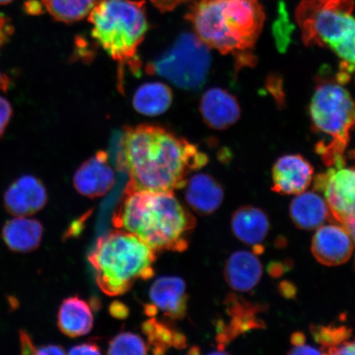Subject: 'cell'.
I'll list each match as a JSON object with an SVG mask.
<instances>
[{
	"mask_svg": "<svg viewBox=\"0 0 355 355\" xmlns=\"http://www.w3.org/2000/svg\"><path fill=\"white\" fill-rule=\"evenodd\" d=\"M13 1V0H0V6H4Z\"/></svg>",
	"mask_w": 355,
	"mask_h": 355,
	"instance_id": "obj_41",
	"label": "cell"
},
{
	"mask_svg": "<svg viewBox=\"0 0 355 355\" xmlns=\"http://www.w3.org/2000/svg\"><path fill=\"white\" fill-rule=\"evenodd\" d=\"M200 112L208 126L223 130L239 121L241 110L233 95L223 89L214 87L202 96Z\"/></svg>",
	"mask_w": 355,
	"mask_h": 355,
	"instance_id": "obj_16",
	"label": "cell"
},
{
	"mask_svg": "<svg viewBox=\"0 0 355 355\" xmlns=\"http://www.w3.org/2000/svg\"><path fill=\"white\" fill-rule=\"evenodd\" d=\"M268 272L272 277H279L282 276L286 270L285 265L278 261H272L268 266Z\"/></svg>",
	"mask_w": 355,
	"mask_h": 355,
	"instance_id": "obj_37",
	"label": "cell"
},
{
	"mask_svg": "<svg viewBox=\"0 0 355 355\" xmlns=\"http://www.w3.org/2000/svg\"><path fill=\"white\" fill-rule=\"evenodd\" d=\"M155 7L162 12H168L175 10L180 4L189 0H150Z\"/></svg>",
	"mask_w": 355,
	"mask_h": 355,
	"instance_id": "obj_30",
	"label": "cell"
},
{
	"mask_svg": "<svg viewBox=\"0 0 355 355\" xmlns=\"http://www.w3.org/2000/svg\"><path fill=\"white\" fill-rule=\"evenodd\" d=\"M123 164L130 181L125 192H170L183 189L189 173L207 165L198 146L163 127H128L122 140Z\"/></svg>",
	"mask_w": 355,
	"mask_h": 355,
	"instance_id": "obj_1",
	"label": "cell"
},
{
	"mask_svg": "<svg viewBox=\"0 0 355 355\" xmlns=\"http://www.w3.org/2000/svg\"><path fill=\"white\" fill-rule=\"evenodd\" d=\"M352 332V329L345 326H311V333L316 343L322 345L324 354L347 340Z\"/></svg>",
	"mask_w": 355,
	"mask_h": 355,
	"instance_id": "obj_27",
	"label": "cell"
},
{
	"mask_svg": "<svg viewBox=\"0 0 355 355\" xmlns=\"http://www.w3.org/2000/svg\"><path fill=\"white\" fill-rule=\"evenodd\" d=\"M226 313L230 318L228 323L217 322V343L218 349H223L239 336L255 329L264 327L263 320L257 317V314L263 312L264 307L244 300L236 295H230L224 302Z\"/></svg>",
	"mask_w": 355,
	"mask_h": 355,
	"instance_id": "obj_10",
	"label": "cell"
},
{
	"mask_svg": "<svg viewBox=\"0 0 355 355\" xmlns=\"http://www.w3.org/2000/svg\"><path fill=\"white\" fill-rule=\"evenodd\" d=\"M288 354H324L322 350L318 349L317 348L313 347L311 345H306L305 344L294 346L290 352H288Z\"/></svg>",
	"mask_w": 355,
	"mask_h": 355,
	"instance_id": "obj_35",
	"label": "cell"
},
{
	"mask_svg": "<svg viewBox=\"0 0 355 355\" xmlns=\"http://www.w3.org/2000/svg\"><path fill=\"white\" fill-rule=\"evenodd\" d=\"M185 199L192 209L199 215L214 213L224 200V189L214 177L210 175H194L184 186Z\"/></svg>",
	"mask_w": 355,
	"mask_h": 355,
	"instance_id": "obj_17",
	"label": "cell"
},
{
	"mask_svg": "<svg viewBox=\"0 0 355 355\" xmlns=\"http://www.w3.org/2000/svg\"><path fill=\"white\" fill-rule=\"evenodd\" d=\"M291 341L294 346L305 344L306 337L302 332H295L291 336Z\"/></svg>",
	"mask_w": 355,
	"mask_h": 355,
	"instance_id": "obj_39",
	"label": "cell"
},
{
	"mask_svg": "<svg viewBox=\"0 0 355 355\" xmlns=\"http://www.w3.org/2000/svg\"><path fill=\"white\" fill-rule=\"evenodd\" d=\"M186 19L208 47L250 64V53L263 30L265 13L257 0H200Z\"/></svg>",
	"mask_w": 355,
	"mask_h": 355,
	"instance_id": "obj_3",
	"label": "cell"
},
{
	"mask_svg": "<svg viewBox=\"0 0 355 355\" xmlns=\"http://www.w3.org/2000/svg\"><path fill=\"white\" fill-rule=\"evenodd\" d=\"M282 295L287 299H292L296 295V288L293 284L288 282H282L279 286Z\"/></svg>",
	"mask_w": 355,
	"mask_h": 355,
	"instance_id": "obj_36",
	"label": "cell"
},
{
	"mask_svg": "<svg viewBox=\"0 0 355 355\" xmlns=\"http://www.w3.org/2000/svg\"><path fill=\"white\" fill-rule=\"evenodd\" d=\"M171 89L162 83H148L141 85L133 96L132 105L137 112L146 116H157L171 107Z\"/></svg>",
	"mask_w": 355,
	"mask_h": 355,
	"instance_id": "obj_23",
	"label": "cell"
},
{
	"mask_svg": "<svg viewBox=\"0 0 355 355\" xmlns=\"http://www.w3.org/2000/svg\"><path fill=\"white\" fill-rule=\"evenodd\" d=\"M232 232L239 241L252 247L261 245L269 232L270 222L266 212L259 207L244 206L232 216Z\"/></svg>",
	"mask_w": 355,
	"mask_h": 355,
	"instance_id": "obj_20",
	"label": "cell"
},
{
	"mask_svg": "<svg viewBox=\"0 0 355 355\" xmlns=\"http://www.w3.org/2000/svg\"><path fill=\"white\" fill-rule=\"evenodd\" d=\"M263 268L259 257L254 252L238 251L226 261L224 276L232 290L248 292L259 283Z\"/></svg>",
	"mask_w": 355,
	"mask_h": 355,
	"instance_id": "obj_18",
	"label": "cell"
},
{
	"mask_svg": "<svg viewBox=\"0 0 355 355\" xmlns=\"http://www.w3.org/2000/svg\"><path fill=\"white\" fill-rule=\"evenodd\" d=\"M12 108L10 101L0 96V137L6 132L12 116Z\"/></svg>",
	"mask_w": 355,
	"mask_h": 355,
	"instance_id": "obj_28",
	"label": "cell"
},
{
	"mask_svg": "<svg viewBox=\"0 0 355 355\" xmlns=\"http://www.w3.org/2000/svg\"><path fill=\"white\" fill-rule=\"evenodd\" d=\"M149 346L143 337L130 331L119 333L110 341L108 354H148Z\"/></svg>",
	"mask_w": 355,
	"mask_h": 355,
	"instance_id": "obj_26",
	"label": "cell"
},
{
	"mask_svg": "<svg viewBox=\"0 0 355 355\" xmlns=\"http://www.w3.org/2000/svg\"><path fill=\"white\" fill-rule=\"evenodd\" d=\"M10 86V80L0 71V91L6 92Z\"/></svg>",
	"mask_w": 355,
	"mask_h": 355,
	"instance_id": "obj_40",
	"label": "cell"
},
{
	"mask_svg": "<svg viewBox=\"0 0 355 355\" xmlns=\"http://www.w3.org/2000/svg\"><path fill=\"white\" fill-rule=\"evenodd\" d=\"M67 352L60 345H47L40 346L35 350V354L47 355V354H65Z\"/></svg>",
	"mask_w": 355,
	"mask_h": 355,
	"instance_id": "obj_34",
	"label": "cell"
},
{
	"mask_svg": "<svg viewBox=\"0 0 355 355\" xmlns=\"http://www.w3.org/2000/svg\"><path fill=\"white\" fill-rule=\"evenodd\" d=\"M10 28V26L8 25L7 21L0 17V46L6 41L8 35L10 34L8 31Z\"/></svg>",
	"mask_w": 355,
	"mask_h": 355,
	"instance_id": "obj_38",
	"label": "cell"
},
{
	"mask_svg": "<svg viewBox=\"0 0 355 355\" xmlns=\"http://www.w3.org/2000/svg\"><path fill=\"white\" fill-rule=\"evenodd\" d=\"M110 314L114 318L123 319L128 316V309L121 302H114L110 307Z\"/></svg>",
	"mask_w": 355,
	"mask_h": 355,
	"instance_id": "obj_33",
	"label": "cell"
},
{
	"mask_svg": "<svg viewBox=\"0 0 355 355\" xmlns=\"http://www.w3.org/2000/svg\"><path fill=\"white\" fill-rule=\"evenodd\" d=\"M155 252L135 234L114 230L97 239L88 261L101 291L118 296L125 294L139 279L154 276Z\"/></svg>",
	"mask_w": 355,
	"mask_h": 355,
	"instance_id": "obj_4",
	"label": "cell"
},
{
	"mask_svg": "<svg viewBox=\"0 0 355 355\" xmlns=\"http://www.w3.org/2000/svg\"><path fill=\"white\" fill-rule=\"evenodd\" d=\"M210 48L196 34L183 33L173 46L146 67L186 91H197L206 83L211 68Z\"/></svg>",
	"mask_w": 355,
	"mask_h": 355,
	"instance_id": "obj_8",
	"label": "cell"
},
{
	"mask_svg": "<svg viewBox=\"0 0 355 355\" xmlns=\"http://www.w3.org/2000/svg\"><path fill=\"white\" fill-rule=\"evenodd\" d=\"M290 214L297 227L304 230L318 229L333 218L327 201L314 192L298 194L291 204Z\"/></svg>",
	"mask_w": 355,
	"mask_h": 355,
	"instance_id": "obj_19",
	"label": "cell"
},
{
	"mask_svg": "<svg viewBox=\"0 0 355 355\" xmlns=\"http://www.w3.org/2000/svg\"><path fill=\"white\" fill-rule=\"evenodd\" d=\"M354 0H303L296 21L308 46L327 47L343 60V73H355Z\"/></svg>",
	"mask_w": 355,
	"mask_h": 355,
	"instance_id": "obj_5",
	"label": "cell"
},
{
	"mask_svg": "<svg viewBox=\"0 0 355 355\" xmlns=\"http://www.w3.org/2000/svg\"><path fill=\"white\" fill-rule=\"evenodd\" d=\"M314 189L325 195L333 218L337 222L355 214V167H333L317 176Z\"/></svg>",
	"mask_w": 355,
	"mask_h": 355,
	"instance_id": "obj_9",
	"label": "cell"
},
{
	"mask_svg": "<svg viewBox=\"0 0 355 355\" xmlns=\"http://www.w3.org/2000/svg\"><path fill=\"white\" fill-rule=\"evenodd\" d=\"M144 3L106 0L93 8L88 17L92 37L119 66L128 65L135 73L141 68L137 49L148 30Z\"/></svg>",
	"mask_w": 355,
	"mask_h": 355,
	"instance_id": "obj_6",
	"label": "cell"
},
{
	"mask_svg": "<svg viewBox=\"0 0 355 355\" xmlns=\"http://www.w3.org/2000/svg\"><path fill=\"white\" fill-rule=\"evenodd\" d=\"M103 150L83 162L73 175V186L83 196L96 198L105 196L112 189L115 175Z\"/></svg>",
	"mask_w": 355,
	"mask_h": 355,
	"instance_id": "obj_13",
	"label": "cell"
},
{
	"mask_svg": "<svg viewBox=\"0 0 355 355\" xmlns=\"http://www.w3.org/2000/svg\"><path fill=\"white\" fill-rule=\"evenodd\" d=\"M313 175L312 165L302 155H283L273 167L272 189L281 194H300L309 187Z\"/></svg>",
	"mask_w": 355,
	"mask_h": 355,
	"instance_id": "obj_15",
	"label": "cell"
},
{
	"mask_svg": "<svg viewBox=\"0 0 355 355\" xmlns=\"http://www.w3.org/2000/svg\"><path fill=\"white\" fill-rule=\"evenodd\" d=\"M149 297L152 304L145 306V313L155 316L161 311L163 316L171 320L184 319L188 310V295L183 279L162 277L153 282Z\"/></svg>",
	"mask_w": 355,
	"mask_h": 355,
	"instance_id": "obj_11",
	"label": "cell"
},
{
	"mask_svg": "<svg viewBox=\"0 0 355 355\" xmlns=\"http://www.w3.org/2000/svg\"><path fill=\"white\" fill-rule=\"evenodd\" d=\"M113 224L137 235L155 252H184L197 221L173 193L130 191L124 192Z\"/></svg>",
	"mask_w": 355,
	"mask_h": 355,
	"instance_id": "obj_2",
	"label": "cell"
},
{
	"mask_svg": "<svg viewBox=\"0 0 355 355\" xmlns=\"http://www.w3.org/2000/svg\"><path fill=\"white\" fill-rule=\"evenodd\" d=\"M311 121L315 131L329 140L317 144L316 150L326 166H345L344 154L350 133L355 130V101L338 80L318 83L309 105Z\"/></svg>",
	"mask_w": 355,
	"mask_h": 355,
	"instance_id": "obj_7",
	"label": "cell"
},
{
	"mask_svg": "<svg viewBox=\"0 0 355 355\" xmlns=\"http://www.w3.org/2000/svg\"><path fill=\"white\" fill-rule=\"evenodd\" d=\"M353 251L352 239L343 225H322L314 234L312 252L323 265L344 264L352 256Z\"/></svg>",
	"mask_w": 355,
	"mask_h": 355,
	"instance_id": "obj_14",
	"label": "cell"
},
{
	"mask_svg": "<svg viewBox=\"0 0 355 355\" xmlns=\"http://www.w3.org/2000/svg\"><path fill=\"white\" fill-rule=\"evenodd\" d=\"M43 236V226L37 220L26 216H15L8 220L2 230V237L12 252L26 254L40 246Z\"/></svg>",
	"mask_w": 355,
	"mask_h": 355,
	"instance_id": "obj_21",
	"label": "cell"
},
{
	"mask_svg": "<svg viewBox=\"0 0 355 355\" xmlns=\"http://www.w3.org/2000/svg\"><path fill=\"white\" fill-rule=\"evenodd\" d=\"M94 318L90 306L78 296L65 299L58 312V327L67 336L76 338L90 333Z\"/></svg>",
	"mask_w": 355,
	"mask_h": 355,
	"instance_id": "obj_22",
	"label": "cell"
},
{
	"mask_svg": "<svg viewBox=\"0 0 355 355\" xmlns=\"http://www.w3.org/2000/svg\"><path fill=\"white\" fill-rule=\"evenodd\" d=\"M141 330L148 338L149 349L154 354H165L171 347H186L185 336L166 322L153 318L146 321Z\"/></svg>",
	"mask_w": 355,
	"mask_h": 355,
	"instance_id": "obj_24",
	"label": "cell"
},
{
	"mask_svg": "<svg viewBox=\"0 0 355 355\" xmlns=\"http://www.w3.org/2000/svg\"><path fill=\"white\" fill-rule=\"evenodd\" d=\"M47 191L41 180L24 175L11 184L3 195L6 211L13 216H31L47 203Z\"/></svg>",
	"mask_w": 355,
	"mask_h": 355,
	"instance_id": "obj_12",
	"label": "cell"
},
{
	"mask_svg": "<svg viewBox=\"0 0 355 355\" xmlns=\"http://www.w3.org/2000/svg\"><path fill=\"white\" fill-rule=\"evenodd\" d=\"M42 3L54 19L65 24L83 19L96 6L95 0H42Z\"/></svg>",
	"mask_w": 355,
	"mask_h": 355,
	"instance_id": "obj_25",
	"label": "cell"
},
{
	"mask_svg": "<svg viewBox=\"0 0 355 355\" xmlns=\"http://www.w3.org/2000/svg\"><path fill=\"white\" fill-rule=\"evenodd\" d=\"M329 354H355V343L345 341L343 344L327 350Z\"/></svg>",
	"mask_w": 355,
	"mask_h": 355,
	"instance_id": "obj_32",
	"label": "cell"
},
{
	"mask_svg": "<svg viewBox=\"0 0 355 355\" xmlns=\"http://www.w3.org/2000/svg\"><path fill=\"white\" fill-rule=\"evenodd\" d=\"M69 354H101L100 346L94 343H85L73 346L69 349Z\"/></svg>",
	"mask_w": 355,
	"mask_h": 355,
	"instance_id": "obj_29",
	"label": "cell"
},
{
	"mask_svg": "<svg viewBox=\"0 0 355 355\" xmlns=\"http://www.w3.org/2000/svg\"><path fill=\"white\" fill-rule=\"evenodd\" d=\"M20 343L22 354H35V349L37 346H35L32 339L28 333L20 331Z\"/></svg>",
	"mask_w": 355,
	"mask_h": 355,
	"instance_id": "obj_31",
	"label": "cell"
}]
</instances>
